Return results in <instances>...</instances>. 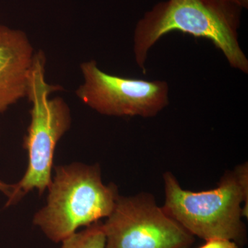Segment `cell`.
<instances>
[{"instance_id":"6da1fadb","label":"cell","mask_w":248,"mask_h":248,"mask_svg":"<svg viewBox=\"0 0 248 248\" xmlns=\"http://www.w3.org/2000/svg\"><path fill=\"white\" fill-rule=\"evenodd\" d=\"M242 9L229 0H168L139 21L134 34L135 61L143 74L148 51L163 36L179 31L213 42L230 66L248 73V60L238 40Z\"/></svg>"},{"instance_id":"7a4b0ae2","label":"cell","mask_w":248,"mask_h":248,"mask_svg":"<svg viewBox=\"0 0 248 248\" xmlns=\"http://www.w3.org/2000/svg\"><path fill=\"white\" fill-rule=\"evenodd\" d=\"M46 204L32 218L47 239L55 244L94 222L107 218L120 197L114 184L103 183L100 167L75 162L55 166Z\"/></svg>"},{"instance_id":"3957f363","label":"cell","mask_w":248,"mask_h":248,"mask_svg":"<svg viewBox=\"0 0 248 248\" xmlns=\"http://www.w3.org/2000/svg\"><path fill=\"white\" fill-rule=\"evenodd\" d=\"M248 166L228 173L216 188L184 190L172 173H165L166 202L163 209L194 236L208 240L224 238L244 246L247 239L242 217L248 195Z\"/></svg>"},{"instance_id":"277c9868","label":"cell","mask_w":248,"mask_h":248,"mask_svg":"<svg viewBox=\"0 0 248 248\" xmlns=\"http://www.w3.org/2000/svg\"><path fill=\"white\" fill-rule=\"evenodd\" d=\"M46 58L35 53L29 73L27 97L31 103V122L23 147L28 153V166L22 179L14 184L12 198L6 206L17 203L33 190L43 195L52 180L54 153L60 139L71 125V110L61 97L50 98L61 86L48 84L45 77Z\"/></svg>"},{"instance_id":"5b68a950","label":"cell","mask_w":248,"mask_h":248,"mask_svg":"<svg viewBox=\"0 0 248 248\" xmlns=\"http://www.w3.org/2000/svg\"><path fill=\"white\" fill-rule=\"evenodd\" d=\"M103 226L106 248H190L195 240L146 193L120 196Z\"/></svg>"},{"instance_id":"8992f818","label":"cell","mask_w":248,"mask_h":248,"mask_svg":"<svg viewBox=\"0 0 248 248\" xmlns=\"http://www.w3.org/2000/svg\"><path fill=\"white\" fill-rule=\"evenodd\" d=\"M84 81L78 98L102 115L152 117L169 104V86L164 81H146L113 76L102 71L94 60L81 63Z\"/></svg>"},{"instance_id":"52a82bcc","label":"cell","mask_w":248,"mask_h":248,"mask_svg":"<svg viewBox=\"0 0 248 248\" xmlns=\"http://www.w3.org/2000/svg\"><path fill=\"white\" fill-rule=\"evenodd\" d=\"M35 54L25 32L0 25V113L27 97Z\"/></svg>"},{"instance_id":"ba28073f","label":"cell","mask_w":248,"mask_h":248,"mask_svg":"<svg viewBox=\"0 0 248 248\" xmlns=\"http://www.w3.org/2000/svg\"><path fill=\"white\" fill-rule=\"evenodd\" d=\"M59 248H106L103 222H94L63 240Z\"/></svg>"},{"instance_id":"9c48e42d","label":"cell","mask_w":248,"mask_h":248,"mask_svg":"<svg viewBox=\"0 0 248 248\" xmlns=\"http://www.w3.org/2000/svg\"><path fill=\"white\" fill-rule=\"evenodd\" d=\"M199 248H239V245L232 240L224 238H212Z\"/></svg>"},{"instance_id":"30bf717a","label":"cell","mask_w":248,"mask_h":248,"mask_svg":"<svg viewBox=\"0 0 248 248\" xmlns=\"http://www.w3.org/2000/svg\"><path fill=\"white\" fill-rule=\"evenodd\" d=\"M14 191V184H6V183L0 180V192L8 197V201L12 198Z\"/></svg>"},{"instance_id":"8fae6325","label":"cell","mask_w":248,"mask_h":248,"mask_svg":"<svg viewBox=\"0 0 248 248\" xmlns=\"http://www.w3.org/2000/svg\"><path fill=\"white\" fill-rule=\"evenodd\" d=\"M234 4L237 5L238 6L241 7V9H248V0H229Z\"/></svg>"}]
</instances>
